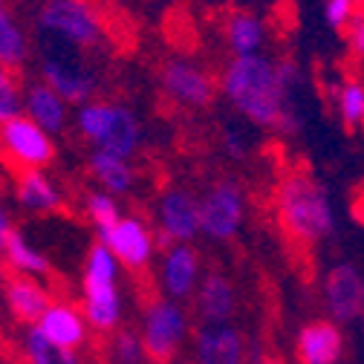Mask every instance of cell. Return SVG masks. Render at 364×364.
<instances>
[{"label": "cell", "instance_id": "obj_1", "mask_svg": "<svg viewBox=\"0 0 364 364\" xmlns=\"http://www.w3.org/2000/svg\"><path fill=\"white\" fill-rule=\"evenodd\" d=\"M220 93L246 122L257 127H278L284 113L292 107L289 93L278 81L275 61L260 55L232 58L220 73Z\"/></svg>", "mask_w": 364, "mask_h": 364}, {"label": "cell", "instance_id": "obj_2", "mask_svg": "<svg viewBox=\"0 0 364 364\" xmlns=\"http://www.w3.org/2000/svg\"><path fill=\"white\" fill-rule=\"evenodd\" d=\"M281 229L301 246L324 243L336 235V211L330 194L318 179L306 173H289L275 194Z\"/></svg>", "mask_w": 364, "mask_h": 364}, {"label": "cell", "instance_id": "obj_3", "mask_svg": "<svg viewBox=\"0 0 364 364\" xmlns=\"http://www.w3.org/2000/svg\"><path fill=\"white\" fill-rule=\"evenodd\" d=\"M119 260L105 243H93L84 257L81 275V312L90 333L113 336L122 327V292H119Z\"/></svg>", "mask_w": 364, "mask_h": 364}, {"label": "cell", "instance_id": "obj_4", "mask_svg": "<svg viewBox=\"0 0 364 364\" xmlns=\"http://www.w3.org/2000/svg\"><path fill=\"white\" fill-rule=\"evenodd\" d=\"M75 130L81 139L102 154L130 159L142 145V124L127 105L119 102H87L75 110Z\"/></svg>", "mask_w": 364, "mask_h": 364}, {"label": "cell", "instance_id": "obj_5", "mask_svg": "<svg viewBox=\"0 0 364 364\" xmlns=\"http://www.w3.org/2000/svg\"><path fill=\"white\" fill-rule=\"evenodd\" d=\"M38 29L50 43L70 50H93L105 35L99 12L87 0H43L38 9Z\"/></svg>", "mask_w": 364, "mask_h": 364}, {"label": "cell", "instance_id": "obj_6", "mask_svg": "<svg viewBox=\"0 0 364 364\" xmlns=\"http://www.w3.org/2000/svg\"><path fill=\"white\" fill-rule=\"evenodd\" d=\"M191 333V318L182 309V304L168 298H154L142 309V350L151 364H173L182 344Z\"/></svg>", "mask_w": 364, "mask_h": 364}, {"label": "cell", "instance_id": "obj_7", "mask_svg": "<svg viewBox=\"0 0 364 364\" xmlns=\"http://www.w3.org/2000/svg\"><path fill=\"white\" fill-rule=\"evenodd\" d=\"M41 81L47 87H53L67 105H78L81 107L87 102H93L96 73L78 55V50L58 47V43H50V50L43 47Z\"/></svg>", "mask_w": 364, "mask_h": 364}, {"label": "cell", "instance_id": "obj_8", "mask_svg": "<svg viewBox=\"0 0 364 364\" xmlns=\"http://www.w3.org/2000/svg\"><path fill=\"white\" fill-rule=\"evenodd\" d=\"M246 220V197L235 179H220L200 197V235L229 243Z\"/></svg>", "mask_w": 364, "mask_h": 364}, {"label": "cell", "instance_id": "obj_9", "mask_svg": "<svg viewBox=\"0 0 364 364\" xmlns=\"http://www.w3.org/2000/svg\"><path fill=\"white\" fill-rule=\"evenodd\" d=\"M0 154L21 171H43L55 159L53 136L23 113L0 124Z\"/></svg>", "mask_w": 364, "mask_h": 364}, {"label": "cell", "instance_id": "obj_10", "mask_svg": "<svg viewBox=\"0 0 364 364\" xmlns=\"http://www.w3.org/2000/svg\"><path fill=\"white\" fill-rule=\"evenodd\" d=\"M99 243H105L113 257L119 260V266L130 269V272H142L151 266L154 255H156V235L148 225V220L142 217H124L113 225L110 232L99 235Z\"/></svg>", "mask_w": 364, "mask_h": 364}, {"label": "cell", "instance_id": "obj_11", "mask_svg": "<svg viewBox=\"0 0 364 364\" xmlns=\"http://www.w3.org/2000/svg\"><path fill=\"white\" fill-rule=\"evenodd\" d=\"M156 225L159 243H191L200 235V197L186 188H165L156 200Z\"/></svg>", "mask_w": 364, "mask_h": 364}, {"label": "cell", "instance_id": "obj_12", "mask_svg": "<svg viewBox=\"0 0 364 364\" xmlns=\"http://www.w3.org/2000/svg\"><path fill=\"white\" fill-rule=\"evenodd\" d=\"M203 278V266H200V252L191 243H173L165 249L162 263H159V289L162 298L168 301H188L194 298L197 287Z\"/></svg>", "mask_w": 364, "mask_h": 364}, {"label": "cell", "instance_id": "obj_13", "mask_svg": "<svg viewBox=\"0 0 364 364\" xmlns=\"http://www.w3.org/2000/svg\"><path fill=\"white\" fill-rule=\"evenodd\" d=\"M324 304L336 324H353L364 318V275L353 263H338L327 272Z\"/></svg>", "mask_w": 364, "mask_h": 364}, {"label": "cell", "instance_id": "obj_14", "mask_svg": "<svg viewBox=\"0 0 364 364\" xmlns=\"http://www.w3.org/2000/svg\"><path fill=\"white\" fill-rule=\"evenodd\" d=\"M162 87L182 107H208L217 96V81L188 58H173L162 67Z\"/></svg>", "mask_w": 364, "mask_h": 364}, {"label": "cell", "instance_id": "obj_15", "mask_svg": "<svg viewBox=\"0 0 364 364\" xmlns=\"http://www.w3.org/2000/svg\"><path fill=\"white\" fill-rule=\"evenodd\" d=\"M35 330L50 344L70 353H81L90 341V324L81 312V304H73L70 298H55L50 309L41 315Z\"/></svg>", "mask_w": 364, "mask_h": 364}, {"label": "cell", "instance_id": "obj_16", "mask_svg": "<svg viewBox=\"0 0 364 364\" xmlns=\"http://www.w3.org/2000/svg\"><path fill=\"white\" fill-rule=\"evenodd\" d=\"M344 355V333L330 318L306 321L295 336L298 364H338Z\"/></svg>", "mask_w": 364, "mask_h": 364}, {"label": "cell", "instance_id": "obj_17", "mask_svg": "<svg viewBox=\"0 0 364 364\" xmlns=\"http://www.w3.org/2000/svg\"><path fill=\"white\" fill-rule=\"evenodd\" d=\"M4 306L12 315V321L21 327H35L41 321V315L50 309V304L55 301L53 292L43 287L38 278H26V275H9L4 284Z\"/></svg>", "mask_w": 364, "mask_h": 364}, {"label": "cell", "instance_id": "obj_18", "mask_svg": "<svg viewBox=\"0 0 364 364\" xmlns=\"http://www.w3.org/2000/svg\"><path fill=\"white\" fill-rule=\"evenodd\" d=\"M197 364H246V338L235 324H203L194 333Z\"/></svg>", "mask_w": 364, "mask_h": 364}, {"label": "cell", "instance_id": "obj_19", "mask_svg": "<svg viewBox=\"0 0 364 364\" xmlns=\"http://www.w3.org/2000/svg\"><path fill=\"white\" fill-rule=\"evenodd\" d=\"M194 312L200 324H232L237 312V289L223 272H208L194 292Z\"/></svg>", "mask_w": 364, "mask_h": 364}, {"label": "cell", "instance_id": "obj_20", "mask_svg": "<svg viewBox=\"0 0 364 364\" xmlns=\"http://www.w3.org/2000/svg\"><path fill=\"white\" fill-rule=\"evenodd\" d=\"M23 116L43 127L50 136L61 133L70 122V105L43 81H32L23 90Z\"/></svg>", "mask_w": 364, "mask_h": 364}, {"label": "cell", "instance_id": "obj_21", "mask_svg": "<svg viewBox=\"0 0 364 364\" xmlns=\"http://www.w3.org/2000/svg\"><path fill=\"white\" fill-rule=\"evenodd\" d=\"M15 197L26 211H35V214L58 211L64 203L58 182L47 171H21L15 182Z\"/></svg>", "mask_w": 364, "mask_h": 364}, {"label": "cell", "instance_id": "obj_22", "mask_svg": "<svg viewBox=\"0 0 364 364\" xmlns=\"http://www.w3.org/2000/svg\"><path fill=\"white\" fill-rule=\"evenodd\" d=\"M225 43L232 50V58H246V55H260L266 43V26L257 15L252 12H232L225 18Z\"/></svg>", "mask_w": 364, "mask_h": 364}, {"label": "cell", "instance_id": "obj_23", "mask_svg": "<svg viewBox=\"0 0 364 364\" xmlns=\"http://www.w3.org/2000/svg\"><path fill=\"white\" fill-rule=\"evenodd\" d=\"M87 168H90V173H93V179L102 186V191H107V194H113V197L127 194V191L133 188L136 173H133L130 162L122 159V156L93 151V154H90V159H87Z\"/></svg>", "mask_w": 364, "mask_h": 364}, {"label": "cell", "instance_id": "obj_24", "mask_svg": "<svg viewBox=\"0 0 364 364\" xmlns=\"http://www.w3.org/2000/svg\"><path fill=\"white\" fill-rule=\"evenodd\" d=\"M0 257H4L6 269H12V275H26V278H43L50 275V260L47 255H43L41 249H35L23 232H12V237L6 240L4 252H0Z\"/></svg>", "mask_w": 364, "mask_h": 364}, {"label": "cell", "instance_id": "obj_25", "mask_svg": "<svg viewBox=\"0 0 364 364\" xmlns=\"http://www.w3.org/2000/svg\"><path fill=\"white\" fill-rule=\"evenodd\" d=\"M26 58H29V38L9 12L6 0H0V64L18 70Z\"/></svg>", "mask_w": 364, "mask_h": 364}, {"label": "cell", "instance_id": "obj_26", "mask_svg": "<svg viewBox=\"0 0 364 364\" xmlns=\"http://www.w3.org/2000/svg\"><path fill=\"white\" fill-rule=\"evenodd\" d=\"M18 350H21V361L23 364H84L81 353H70V350H61V347L50 344L35 327L23 330Z\"/></svg>", "mask_w": 364, "mask_h": 364}, {"label": "cell", "instance_id": "obj_27", "mask_svg": "<svg viewBox=\"0 0 364 364\" xmlns=\"http://www.w3.org/2000/svg\"><path fill=\"white\" fill-rule=\"evenodd\" d=\"M336 107L344 127H364V84L350 78L336 90Z\"/></svg>", "mask_w": 364, "mask_h": 364}, {"label": "cell", "instance_id": "obj_28", "mask_svg": "<svg viewBox=\"0 0 364 364\" xmlns=\"http://www.w3.org/2000/svg\"><path fill=\"white\" fill-rule=\"evenodd\" d=\"M84 211H87L90 223L96 225V235L110 232L113 225L122 220V208H119L116 197L107 194V191H93V194H87V200H84Z\"/></svg>", "mask_w": 364, "mask_h": 364}, {"label": "cell", "instance_id": "obj_29", "mask_svg": "<svg viewBox=\"0 0 364 364\" xmlns=\"http://www.w3.org/2000/svg\"><path fill=\"white\" fill-rule=\"evenodd\" d=\"M107 355L110 364H145V350H142V338L133 330H116L107 341Z\"/></svg>", "mask_w": 364, "mask_h": 364}, {"label": "cell", "instance_id": "obj_30", "mask_svg": "<svg viewBox=\"0 0 364 364\" xmlns=\"http://www.w3.org/2000/svg\"><path fill=\"white\" fill-rule=\"evenodd\" d=\"M23 113V90L15 70L0 64V124Z\"/></svg>", "mask_w": 364, "mask_h": 364}, {"label": "cell", "instance_id": "obj_31", "mask_svg": "<svg viewBox=\"0 0 364 364\" xmlns=\"http://www.w3.org/2000/svg\"><path fill=\"white\" fill-rule=\"evenodd\" d=\"M324 18L338 32L358 18V0H324Z\"/></svg>", "mask_w": 364, "mask_h": 364}, {"label": "cell", "instance_id": "obj_32", "mask_svg": "<svg viewBox=\"0 0 364 364\" xmlns=\"http://www.w3.org/2000/svg\"><path fill=\"white\" fill-rule=\"evenodd\" d=\"M347 41H350L353 55L364 61V15H358V18L347 26Z\"/></svg>", "mask_w": 364, "mask_h": 364}, {"label": "cell", "instance_id": "obj_33", "mask_svg": "<svg viewBox=\"0 0 364 364\" xmlns=\"http://www.w3.org/2000/svg\"><path fill=\"white\" fill-rule=\"evenodd\" d=\"M275 70H278V81L284 84V90L292 93V87L298 84V64L292 58H281V61H275Z\"/></svg>", "mask_w": 364, "mask_h": 364}, {"label": "cell", "instance_id": "obj_34", "mask_svg": "<svg viewBox=\"0 0 364 364\" xmlns=\"http://www.w3.org/2000/svg\"><path fill=\"white\" fill-rule=\"evenodd\" d=\"M223 139H225V151H229L232 156H237V159L246 156L249 148H246V139H243V133H240V130H225Z\"/></svg>", "mask_w": 364, "mask_h": 364}, {"label": "cell", "instance_id": "obj_35", "mask_svg": "<svg viewBox=\"0 0 364 364\" xmlns=\"http://www.w3.org/2000/svg\"><path fill=\"white\" fill-rule=\"evenodd\" d=\"M12 232H15V223H12L9 211H6V205H4V203H0V252H4L6 240L12 237Z\"/></svg>", "mask_w": 364, "mask_h": 364}, {"label": "cell", "instance_id": "obj_36", "mask_svg": "<svg viewBox=\"0 0 364 364\" xmlns=\"http://www.w3.org/2000/svg\"><path fill=\"white\" fill-rule=\"evenodd\" d=\"M6 278H9V272H6V263H4V257H0V289H4Z\"/></svg>", "mask_w": 364, "mask_h": 364}, {"label": "cell", "instance_id": "obj_37", "mask_svg": "<svg viewBox=\"0 0 364 364\" xmlns=\"http://www.w3.org/2000/svg\"><path fill=\"white\" fill-rule=\"evenodd\" d=\"M260 364H287L284 358H278V355H263L260 358Z\"/></svg>", "mask_w": 364, "mask_h": 364}, {"label": "cell", "instance_id": "obj_38", "mask_svg": "<svg viewBox=\"0 0 364 364\" xmlns=\"http://www.w3.org/2000/svg\"><path fill=\"white\" fill-rule=\"evenodd\" d=\"M246 364H260V358H252V355H249V358H246Z\"/></svg>", "mask_w": 364, "mask_h": 364}]
</instances>
